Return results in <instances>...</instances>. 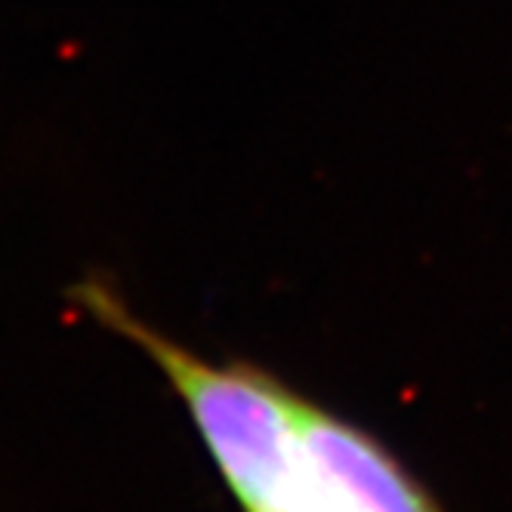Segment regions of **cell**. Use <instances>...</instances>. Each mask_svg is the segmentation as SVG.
I'll list each match as a JSON object with an SVG mask.
<instances>
[{"mask_svg": "<svg viewBox=\"0 0 512 512\" xmlns=\"http://www.w3.org/2000/svg\"><path fill=\"white\" fill-rule=\"evenodd\" d=\"M71 297L161 371L241 512H442L377 435L281 377L250 361H210L167 337L99 275Z\"/></svg>", "mask_w": 512, "mask_h": 512, "instance_id": "cell-1", "label": "cell"}]
</instances>
